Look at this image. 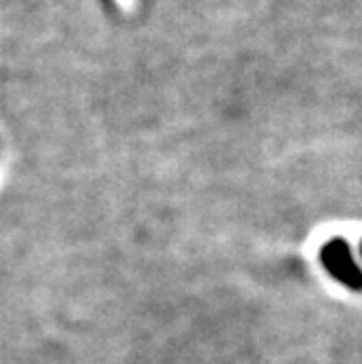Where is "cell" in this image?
Listing matches in <instances>:
<instances>
[{
    "mask_svg": "<svg viewBox=\"0 0 362 364\" xmlns=\"http://www.w3.org/2000/svg\"><path fill=\"white\" fill-rule=\"evenodd\" d=\"M115 3H118L122 10H127V12H132L137 7V0H115Z\"/></svg>",
    "mask_w": 362,
    "mask_h": 364,
    "instance_id": "obj_2",
    "label": "cell"
},
{
    "mask_svg": "<svg viewBox=\"0 0 362 364\" xmlns=\"http://www.w3.org/2000/svg\"><path fill=\"white\" fill-rule=\"evenodd\" d=\"M360 257H362V242H360Z\"/></svg>",
    "mask_w": 362,
    "mask_h": 364,
    "instance_id": "obj_3",
    "label": "cell"
},
{
    "mask_svg": "<svg viewBox=\"0 0 362 364\" xmlns=\"http://www.w3.org/2000/svg\"><path fill=\"white\" fill-rule=\"evenodd\" d=\"M320 263L336 282L353 291H362V270L353 259L351 245L344 237H332L320 250Z\"/></svg>",
    "mask_w": 362,
    "mask_h": 364,
    "instance_id": "obj_1",
    "label": "cell"
}]
</instances>
